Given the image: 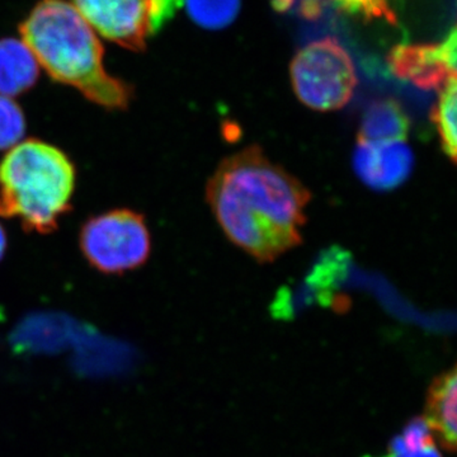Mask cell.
Here are the masks:
<instances>
[{
  "mask_svg": "<svg viewBox=\"0 0 457 457\" xmlns=\"http://www.w3.org/2000/svg\"><path fill=\"white\" fill-rule=\"evenodd\" d=\"M206 198L225 236L262 263L302 245L311 191L260 146L225 158Z\"/></svg>",
  "mask_w": 457,
  "mask_h": 457,
  "instance_id": "obj_1",
  "label": "cell"
},
{
  "mask_svg": "<svg viewBox=\"0 0 457 457\" xmlns=\"http://www.w3.org/2000/svg\"><path fill=\"white\" fill-rule=\"evenodd\" d=\"M38 65L56 82L108 110L128 108L132 88L107 73L104 46L71 3L41 0L20 27Z\"/></svg>",
  "mask_w": 457,
  "mask_h": 457,
  "instance_id": "obj_2",
  "label": "cell"
},
{
  "mask_svg": "<svg viewBox=\"0 0 457 457\" xmlns=\"http://www.w3.org/2000/svg\"><path fill=\"white\" fill-rule=\"evenodd\" d=\"M75 173L59 147L35 139L14 146L0 162V216L20 219L29 231L53 233L71 212Z\"/></svg>",
  "mask_w": 457,
  "mask_h": 457,
  "instance_id": "obj_3",
  "label": "cell"
},
{
  "mask_svg": "<svg viewBox=\"0 0 457 457\" xmlns=\"http://www.w3.org/2000/svg\"><path fill=\"white\" fill-rule=\"evenodd\" d=\"M291 80L305 106L329 112L351 101L357 86L356 68L339 41L326 37L296 54L291 62Z\"/></svg>",
  "mask_w": 457,
  "mask_h": 457,
  "instance_id": "obj_4",
  "label": "cell"
},
{
  "mask_svg": "<svg viewBox=\"0 0 457 457\" xmlns=\"http://www.w3.org/2000/svg\"><path fill=\"white\" fill-rule=\"evenodd\" d=\"M80 248L99 272L120 275L145 263L152 251V239L143 215L120 209L84 222Z\"/></svg>",
  "mask_w": 457,
  "mask_h": 457,
  "instance_id": "obj_5",
  "label": "cell"
},
{
  "mask_svg": "<svg viewBox=\"0 0 457 457\" xmlns=\"http://www.w3.org/2000/svg\"><path fill=\"white\" fill-rule=\"evenodd\" d=\"M99 35L131 51L145 49L149 36V0H73Z\"/></svg>",
  "mask_w": 457,
  "mask_h": 457,
  "instance_id": "obj_6",
  "label": "cell"
},
{
  "mask_svg": "<svg viewBox=\"0 0 457 457\" xmlns=\"http://www.w3.org/2000/svg\"><path fill=\"white\" fill-rule=\"evenodd\" d=\"M456 29L442 44L398 45L387 55L390 71L420 89L438 90L456 75Z\"/></svg>",
  "mask_w": 457,
  "mask_h": 457,
  "instance_id": "obj_7",
  "label": "cell"
},
{
  "mask_svg": "<svg viewBox=\"0 0 457 457\" xmlns=\"http://www.w3.org/2000/svg\"><path fill=\"white\" fill-rule=\"evenodd\" d=\"M353 167L368 187L378 192L392 191L411 176L414 155L405 141H357Z\"/></svg>",
  "mask_w": 457,
  "mask_h": 457,
  "instance_id": "obj_8",
  "label": "cell"
},
{
  "mask_svg": "<svg viewBox=\"0 0 457 457\" xmlns=\"http://www.w3.org/2000/svg\"><path fill=\"white\" fill-rule=\"evenodd\" d=\"M457 374L453 366L449 371L436 376L427 390L425 420L437 436L441 446L449 453L456 451Z\"/></svg>",
  "mask_w": 457,
  "mask_h": 457,
  "instance_id": "obj_9",
  "label": "cell"
},
{
  "mask_svg": "<svg viewBox=\"0 0 457 457\" xmlns=\"http://www.w3.org/2000/svg\"><path fill=\"white\" fill-rule=\"evenodd\" d=\"M40 69L32 51L16 38L0 40V96L16 97L37 82Z\"/></svg>",
  "mask_w": 457,
  "mask_h": 457,
  "instance_id": "obj_10",
  "label": "cell"
},
{
  "mask_svg": "<svg viewBox=\"0 0 457 457\" xmlns=\"http://www.w3.org/2000/svg\"><path fill=\"white\" fill-rule=\"evenodd\" d=\"M411 121L404 108L394 99L372 102L361 120L357 141H405Z\"/></svg>",
  "mask_w": 457,
  "mask_h": 457,
  "instance_id": "obj_11",
  "label": "cell"
},
{
  "mask_svg": "<svg viewBox=\"0 0 457 457\" xmlns=\"http://www.w3.org/2000/svg\"><path fill=\"white\" fill-rule=\"evenodd\" d=\"M456 75L438 89V101L432 108L431 120L440 137L441 146L453 163L457 154V86Z\"/></svg>",
  "mask_w": 457,
  "mask_h": 457,
  "instance_id": "obj_12",
  "label": "cell"
},
{
  "mask_svg": "<svg viewBox=\"0 0 457 457\" xmlns=\"http://www.w3.org/2000/svg\"><path fill=\"white\" fill-rule=\"evenodd\" d=\"M188 16L206 29H225L240 11V0H185Z\"/></svg>",
  "mask_w": 457,
  "mask_h": 457,
  "instance_id": "obj_13",
  "label": "cell"
},
{
  "mask_svg": "<svg viewBox=\"0 0 457 457\" xmlns=\"http://www.w3.org/2000/svg\"><path fill=\"white\" fill-rule=\"evenodd\" d=\"M26 119L22 108L9 97L0 96V152L16 145L25 137Z\"/></svg>",
  "mask_w": 457,
  "mask_h": 457,
  "instance_id": "obj_14",
  "label": "cell"
},
{
  "mask_svg": "<svg viewBox=\"0 0 457 457\" xmlns=\"http://www.w3.org/2000/svg\"><path fill=\"white\" fill-rule=\"evenodd\" d=\"M339 11L366 21L385 20L395 25L396 14L392 0H332Z\"/></svg>",
  "mask_w": 457,
  "mask_h": 457,
  "instance_id": "obj_15",
  "label": "cell"
},
{
  "mask_svg": "<svg viewBox=\"0 0 457 457\" xmlns=\"http://www.w3.org/2000/svg\"><path fill=\"white\" fill-rule=\"evenodd\" d=\"M185 0H149V35L161 31L182 8Z\"/></svg>",
  "mask_w": 457,
  "mask_h": 457,
  "instance_id": "obj_16",
  "label": "cell"
},
{
  "mask_svg": "<svg viewBox=\"0 0 457 457\" xmlns=\"http://www.w3.org/2000/svg\"><path fill=\"white\" fill-rule=\"evenodd\" d=\"M389 457H442L440 450L435 444L426 445L416 450H408L400 436L394 437L389 445Z\"/></svg>",
  "mask_w": 457,
  "mask_h": 457,
  "instance_id": "obj_17",
  "label": "cell"
},
{
  "mask_svg": "<svg viewBox=\"0 0 457 457\" xmlns=\"http://www.w3.org/2000/svg\"><path fill=\"white\" fill-rule=\"evenodd\" d=\"M323 7V0H303L299 11L300 14L306 20L314 21L320 17Z\"/></svg>",
  "mask_w": 457,
  "mask_h": 457,
  "instance_id": "obj_18",
  "label": "cell"
},
{
  "mask_svg": "<svg viewBox=\"0 0 457 457\" xmlns=\"http://www.w3.org/2000/svg\"><path fill=\"white\" fill-rule=\"evenodd\" d=\"M295 0H273V7L278 12H287L293 7Z\"/></svg>",
  "mask_w": 457,
  "mask_h": 457,
  "instance_id": "obj_19",
  "label": "cell"
},
{
  "mask_svg": "<svg viewBox=\"0 0 457 457\" xmlns=\"http://www.w3.org/2000/svg\"><path fill=\"white\" fill-rule=\"evenodd\" d=\"M5 248H7V236H5L4 228L0 225V261L5 253Z\"/></svg>",
  "mask_w": 457,
  "mask_h": 457,
  "instance_id": "obj_20",
  "label": "cell"
},
{
  "mask_svg": "<svg viewBox=\"0 0 457 457\" xmlns=\"http://www.w3.org/2000/svg\"><path fill=\"white\" fill-rule=\"evenodd\" d=\"M387 457H389V456H387Z\"/></svg>",
  "mask_w": 457,
  "mask_h": 457,
  "instance_id": "obj_21",
  "label": "cell"
}]
</instances>
